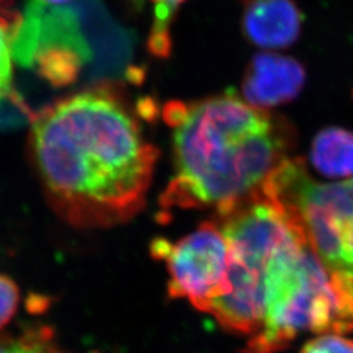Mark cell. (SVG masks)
<instances>
[{"instance_id": "cell-15", "label": "cell", "mask_w": 353, "mask_h": 353, "mask_svg": "<svg viewBox=\"0 0 353 353\" xmlns=\"http://www.w3.org/2000/svg\"><path fill=\"white\" fill-rule=\"evenodd\" d=\"M301 353H353V341L327 332L307 341Z\"/></svg>"}, {"instance_id": "cell-8", "label": "cell", "mask_w": 353, "mask_h": 353, "mask_svg": "<svg viewBox=\"0 0 353 353\" xmlns=\"http://www.w3.org/2000/svg\"><path fill=\"white\" fill-rule=\"evenodd\" d=\"M303 64L288 55L263 51L254 55L241 81L243 100L258 109L268 110L293 101L305 85Z\"/></svg>"}, {"instance_id": "cell-6", "label": "cell", "mask_w": 353, "mask_h": 353, "mask_svg": "<svg viewBox=\"0 0 353 353\" xmlns=\"http://www.w3.org/2000/svg\"><path fill=\"white\" fill-rule=\"evenodd\" d=\"M12 54L17 63L33 68L54 87L75 83L90 58L75 13L41 0L28 3L19 16Z\"/></svg>"}, {"instance_id": "cell-3", "label": "cell", "mask_w": 353, "mask_h": 353, "mask_svg": "<svg viewBox=\"0 0 353 353\" xmlns=\"http://www.w3.org/2000/svg\"><path fill=\"white\" fill-rule=\"evenodd\" d=\"M303 331L352 332L353 318L305 237H299L267 267L262 326L242 353L280 352Z\"/></svg>"}, {"instance_id": "cell-14", "label": "cell", "mask_w": 353, "mask_h": 353, "mask_svg": "<svg viewBox=\"0 0 353 353\" xmlns=\"http://www.w3.org/2000/svg\"><path fill=\"white\" fill-rule=\"evenodd\" d=\"M20 290L12 279L0 274V331L6 327L17 312Z\"/></svg>"}, {"instance_id": "cell-9", "label": "cell", "mask_w": 353, "mask_h": 353, "mask_svg": "<svg viewBox=\"0 0 353 353\" xmlns=\"http://www.w3.org/2000/svg\"><path fill=\"white\" fill-rule=\"evenodd\" d=\"M303 13L294 0H243L241 30L259 49L281 50L301 36Z\"/></svg>"}, {"instance_id": "cell-2", "label": "cell", "mask_w": 353, "mask_h": 353, "mask_svg": "<svg viewBox=\"0 0 353 353\" xmlns=\"http://www.w3.org/2000/svg\"><path fill=\"white\" fill-rule=\"evenodd\" d=\"M163 115L172 128L174 157V176L160 199L164 212H230L262 194L267 178L296 144V130L287 118L232 92L168 102Z\"/></svg>"}, {"instance_id": "cell-16", "label": "cell", "mask_w": 353, "mask_h": 353, "mask_svg": "<svg viewBox=\"0 0 353 353\" xmlns=\"http://www.w3.org/2000/svg\"><path fill=\"white\" fill-rule=\"evenodd\" d=\"M43 3H48V4H52V6H63L65 3H70L72 0H41Z\"/></svg>"}, {"instance_id": "cell-5", "label": "cell", "mask_w": 353, "mask_h": 353, "mask_svg": "<svg viewBox=\"0 0 353 353\" xmlns=\"http://www.w3.org/2000/svg\"><path fill=\"white\" fill-rule=\"evenodd\" d=\"M262 195L301 229L353 318V179L318 183L303 159L288 157L267 178Z\"/></svg>"}, {"instance_id": "cell-1", "label": "cell", "mask_w": 353, "mask_h": 353, "mask_svg": "<svg viewBox=\"0 0 353 353\" xmlns=\"http://www.w3.org/2000/svg\"><path fill=\"white\" fill-rule=\"evenodd\" d=\"M29 115L32 157L51 207L63 220L106 228L139 212L157 150L122 94L103 84Z\"/></svg>"}, {"instance_id": "cell-10", "label": "cell", "mask_w": 353, "mask_h": 353, "mask_svg": "<svg viewBox=\"0 0 353 353\" xmlns=\"http://www.w3.org/2000/svg\"><path fill=\"white\" fill-rule=\"evenodd\" d=\"M312 163L328 178L353 176V132L341 127L319 131L312 143Z\"/></svg>"}, {"instance_id": "cell-11", "label": "cell", "mask_w": 353, "mask_h": 353, "mask_svg": "<svg viewBox=\"0 0 353 353\" xmlns=\"http://www.w3.org/2000/svg\"><path fill=\"white\" fill-rule=\"evenodd\" d=\"M19 16V13L0 8V99H10L23 112L29 113L13 89L12 39Z\"/></svg>"}, {"instance_id": "cell-4", "label": "cell", "mask_w": 353, "mask_h": 353, "mask_svg": "<svg viewBox=\"0 0 353 353\" xmlns=\"http://www.w3.org/2000/svg\"><path fill=\"white\" fill-rule=\"evenodd\" d=\"M229 242L228 292L211 303L207 314L221 327L254 335L265 316V279L272 256L303 232L276 203L259 195L217 216Z\"/></svg>"}, {"instance_id": "cell-12", "label": "cell", "mask_w": 353, "mask_h": 353, "mask_svg": "<svg viewBox=\"0 0 353 353\" xmlns=\"http://www.w3.org/2000/svg\"><path fill=\"white\" fill-rule=\"evenodd\" d=\"M140 4L147 1L152 4L153 26L148 37V49L157 58H166L172 52L170 26L176 19L179 7L188 0H132Z\"/></svg>"}, {"instance_id": "cell-7", "label": "cell", "mask_w": 353, "mask_h": 353, "mask_svg": "<svg viewBox=\"0 0 353 353\" xmlns=\"http://www.w3.org/2000/svg\"><path fill=\"white\" fill-rule=\"evenodd\" d=\"M151 252L166 265L170 297L185 299L207 313L211 303L227 293L230 250L219 223H203L176 242L157 239Z\"/></svg>"}, {"instance_id": "cell-13", "label": "cell", "mask_w": 353, "mask_h": 353, "mask_svg": "<svg viewBox=\"0 0 353 353\" xmlns=\"http://www.w3.org/2000/svg\"><path fill=\"white\" fill-rule=\"evenodd\" d=\"M0 353H62L46 326L28 328L17 336H0Z\"/></svg>"}, {"instance_id": "cell-17", "label": "cell", "mask_w": 353, "mask_h": 353, "mask_svg": "<svg viewBox=\"0 0 353 353\" xmlns=\"http://www.w3.org/2000/svg\"><path fill=\"white\" fill-rule=\"evenodd\" d=\"M11 4H12V0H0V8L3 10H7V7Z\"/></svg>"}]
</instances>
